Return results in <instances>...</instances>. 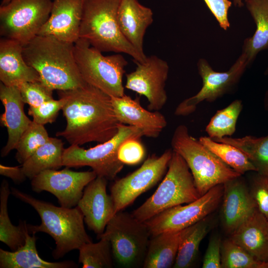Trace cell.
<instances>
[{"label":"cell","mask_w":268,"mask_h":268,"mask_svg":"<svg viewBox=\"0 0 268 268\" xmlns=\"http://www.w3.org/2000/svg\"><path fill=\"white\" fill-rule=\"evenodd\" d=\"M213 139L238 148L255 166L257 172L268 177V134L259 137L246 135L242 137L225 136Z\"/></svg>","instance_id":"obj_29"},{"label":"cell","mask_w":268,"mask_h":268,"mask_svg":"<svg viewBox=\"0 0 268 268\" xmlns=\"http://www.w3.org/2000/svg\"><path fill=\"white\" fill-rule=\"evenodd\" d=\"M64 143L58 138L50 137L23 164L21 169L24 175L30 180L47 170H57L63 166Z\"/></svg>","instance_id":"obj_27"},{"label":"cell","mask_w":268,"mask_h":268,"mask_svg":"<svg viewBox=\"0 0 268 268\" xmlns=\"http://www.w3.org/2000/svg\"><path fill=\"white\" fill-rule=\"evenodd\" d=\"M107 180L97 176L86 186L77 205L88 229L97 235L98 239L115 214L112 198L107 193Z\"/></svg>","instance_id":"obj_16"},{"label":"cell","mask_w":268,"mask_h":268,"mask_svg":"<svg viewBox=\"0 0 268 268\" xmlns=\"http://www.w3.org/2000/svg\"><path fill=\"white\" fill-rule=\"evenodd\" d=\"M246 6L255 24L253 35L246 38L242 53L249 66L258 54L268 50V0H245Z\"/></svg>","instance_id":"obj_25"},{"label":"cell","mask_w":268,"mask_h":268,"mask_svg":"<svg viewBox=\"0 0 268 268\" xmlns=\"http://www.w3.org/2000/svg\"><path fill=\"white\" fill-rule=\"evenodd\" d=\"M150 235L144 222L120 211L109 220L99 239L104 237L110 241L113 257L120 266L138 268L143 266Z\"/></svg>","instance_id":"obj_8"},{"label":"cell","mask_w":268,"mask_h":268,"mask_svg":"<svg viewBox=\"0 0 268 268\" xmlns=\"http://www.w3.org/2000/svg\"><path fill=\"white\" fill-rule=\"evenodd\" d=\"M172 150L187 164L201 196L213 187L223 184L240 174L190 134L184 125L178 126L171 139Z\"/></svg>","instance_id":"obj_5"},{"label":"cell","mask_w":268,"mask_h":268,"mask_svg":"<svg viewBox=\"0 0 268 268\" xmlns=\"http://www.w3.org/2000/svg\"><path fill=\"white\" fill-rule=\"evenodd\" d=\"M97 243L83 245L79 249V263L83 268H113V255L111 245L106 238L101 237Z\"/></svg>","instance_id":"obj_33"},{"label":"cell","mask_w":268,"mask_h":268,"mask_svg":"<svg viewBox=\"0 0 268 268\" xmlns=\"http://www.w3.org/2000/svg\"><path fill=\"white\" fill-rule=\"evenodd\" d=\"M10 192L8 182L3 180L0 188V240L15 251L24 246L28 228L25 221L20 222L18 226L12 225L10 221L7 212Z\"/></svg>","instance_id":"obj_30"},{"label":"cell","mask_w":268,"mask_h":268,"mask_svg":"<svg viewBox=\"0 0 268 268\" xmlns=\"http://www.w3.org/2000/svg\"><path fill=\"white\" fill-rule=\"evenodd\" d=\"M144 136L139 129L120 124L117 133L110 139L89 149L78 145H70L65 148L63 155V166L67 168L90 167L97 176L113 180L122 170L124 164L118 157L121 144L133 137Z\"/></svg>","instance_id":"obj_9"},{"label":"cell","mask_w":268,"mask_h":268,"mask_svg":"<svg viewBox=\"0 0 268 268\" xmlns=\"http://www.w3.org/2000/svg\"><path fill=\"white\" fill-rule=\"evenodd\" d=\"M53 0H10L0 5V36L26 44L48 20Z\"/></svg>","instance_id":"obj_10"},{"label":"cell","mask_w":268,"mask_h":268,"mask_svg":"<svg viewBox=\"0 0 268 268\" xmlns=\"http://www.w3.org/2000/svg\"><path fill=\"white\" fill-rule=\"evenodd\" d=\"M242 109V101L236 99L225 108L217 110L205 128L208 136L217 139L233 135Z\"/></svg>","instance_id":"obj_32"},{"label":"cell","mask_w":268,"mask_h":268,"mask_svg":"<svg viewBox=\"0 0 268 268\" xmlns=\"http://www.w3.org/2000/svg\"><path fill=\"white\" fill-rule=\"evenodd\" d=\"M0 100L4 112L0 116V125L6 128L8 139L1 151V156H6L15 149L18 142L32 121L24 111L25 103L18 86H6L0 83Z\"/></svg>","instance_id":"obj_20"},{"label":"cell","mask_w":268,"mask_h":268,"mask_svg":"<svg viewBox=\"0 0 268 268\" xmlns=\"http://www.w3.org/2000/svg\"><path fill=\"white\" fill-rule=\"evenodd\" d=\"M221 254V268H268V262L257 260L230 238L222 242Z\"/></svg>","instance_id":"obj_34"},{"label":"cell","mask_w":268,"mask_h":268,"mask_svg":"<svg viewBox=\"0 0 268 268\" xmlns=\"http://www.w3.org/2000/svg\"><path fill=\"white\" fill-rule=\"evenodd\" d=\"M264 107L266 111H268V89L266 91L264 98Z\"/></svg>","instance_id":"obj_43"},{"label":"cell","mask_w":268,"mask_h":268,"mask_svg":"<svg viewBox=\"0 0 268 268\" xmlns=\"http://www.w3.org/2000/svg\"><path fill=\"white\" fill-rule=\"evenodd\" d=\"M68 168L42 171L31 180L32 190L37 193H51L62 207L76 206L84 188L97 176L93 170L76 172Z\"/></svg>","instance_id":"obj_15"},{"label":"cell","mask_w":268,"mask_h":268,"mask_svg":"<svg viewBox=\"0 0 268 268\" xmlns=\"http://www.w3.org/2000/svg\"><path fill=\"white\" fill-rule=\"evenodd\" d=\"M256 172L251 179L250 192L258 209L268 219V177Z\"/></svg>","instance_id":"obj_38"},{"label":"cell","mask_w":268,"mask_h":268,"mask_svg":"<svg viewBox=\"0 0 268 268\" xmlns=\"http://www.w3.org/2000/svg\"><path fill=\"white\" fill-rule=\"evenodd\" d=\"M65 102V100L62 97H59L58 100L53 99L37 107L29 106L28 113L32 117L33 121L38 124L44 125L52 123L62 110Z\"/></svg>","instance_id":"obj_37"},{"label":"cell","mask_w":268,"mask_h":268,"mask_svg":"<svg viewBox=\"0 0 268 268\" xmlns=\"http://www.w3.org/2000/svg\"><path fill=\"white\" fill-rule=\"evenodd\" d=\"M222 242L220 237L217 236L210 239L204 256L202 268H221Z\"/></svg>","instance_id":"obj_41"},{"label":"cell","mask_w":268,"mask_h":268,"mask_svg":"<svg viewBox=\"0 0 268 268\" xmlns=\"http://www.w3.org/2000/svg\"><path fill=\"white\" fill-rule=\"evenodd\" d=\"M248 67L246 59L242 54L227 71L224 72L215 71L206 59H200L197 62V69L202 80V87L196 94L178 104L175 115L188 116L194 113L202 102H212L230 93L237 86Z\"/></svg>","instance_id":"obj_11"},{"label":"cell","mask_w":268,"mask_h":268,"mask_svg":"<svg viewBox=\"0 0 268 268\" xmlns=\"http://www.w3.org/2000/svg\"><path fill=\"white\" fill-rule=\"evenodd\" d=\"M18 87L23 101L29 106L37 107L54 99L53 90L41 81L24 82Z\"/></svg>","instance_id":"obj_36"},{"label":"cell","mask_w":268,"mask_h":268,"mask_svg":"<svg viewBox=\"0 0 268 268\" xmlns=\"http://www.w3.org/2000/svg\"><path fill=\"white\" fill-rule=\"evenodd\" d=\"M223 185L215 186L195 201L176 205L157 214L144 222L151 235L180 231L205 218L213 212L222 201Z\"/></svg>","instance_id":"obj_13"},{"label":"cell","mask_w":268,"mask_h":268,"mask_svg":"<svg viewBox=\"0 0 268 268\" xmlns=\"http://www.w3.org/2000/svg\"><path fill=\"white\" fill-rule=\"evenodd\" d=\"M199 140L223 162L241 175L257 169L246 154L231 144L217 142L209 136H201Z\"/></svg>","instance_id":"obj_31"},{"label":"cell","mask_w":268,"mask_h":268,"mask_svg":"<svg viewBox=\"0 0 268 268\" xmlns=\"http://www.w3.org/2000/svg\"><path fill=\"white\" fill-rule=\"evenodd\" d=\"M151 9L137 0H121L117 11L120 29L126 39L139 52L144 54L143 38L153 21Z\"/></svg>","instance_id":"obj_22"},{"label":"cell","mask_w":268,"mask_h":268,"mask_svg":"<svg viewBox=\"0 0 268 268\" xmlns=\"http://www.w3.org/2000/svg\"><path fill=\"white\" fill-rule=\"evenodd\" d=\"M12 195L32 206L39 214L41 223L39 225L27 224L30 234L45 232L55 241L54 259L64 257L69 252L79 249L83 245L92 242L84 225V216L77 206L73 208L58 207L37 200L20 190L12 188Z\"/></svg>","instance_id":"obj_3"},{"label":"cell","mask_w":268,"mask_h":268,"mask_svg":"<svg viewBox=\"0 0 268 268\" xmlns=\"http://www.w3.org/2000/svg\"><path fill=\"white\" fill-rule=\"evenodd\" d=\"M181 230L164 232L152 236L149 240L142 267H173L180 243Z\"/></svg>","instance_id":"obj_26"},{"label":"cell","mask_w":268,"mask_h":268,"mask_svg":"<svg viewBox=\"0 0 268 268\" xmlns=\"http://www.w3.org/2000/svg\"><path fill=\"white\" fill-rule=\"evenodd\" d=\"M85 0H53L50 16L38 35L52 36L75 43L79 30Z\"/></svg>","instance_id":"obj_17"},{"label":"cell","mask_w":268,"mask_h":268,"mask_svg":"<svg viewBox=\"0 0 268 268\" xmlns=\"http://www.w3.org/2000/svg\"><path fill=\"white\" fill-rule=\"evenodd\" d=\"M121 0H85L79 38L100 51L124 53L136 63H142L145 54L136 50L122 33L117 20Z\"/></svg>","instance_id":"obj_4"},{"label":"cell","mask_w":268,"mask_h":268,"mask_svg":"<svg viewBox=\"0 0 268 268\" xmlns=\"http://www.w3.org/2000/svg\"><path fill=\"white\" fill-rule=\"evenodd\" d=\"M267 226H268V219H267Z\"/></svg>","instance_id":"obj_46"},{"label":"cell","mask_w":268,"mask_h":268,"mask_svg":"<svg viewBox=\"0 0 268 268\" xmlns=\"http://www.w3.org/2000/svg\"><path fill=\"white\" fill-rule=\"evenodd\" d=\"M35 234L26 233L25 243L23 247L15 251L0 249V268H77L72 261L49 262L39 255L36 247Z\"/></svg>","instance_id":"obj_24"},{"label":"cell","mask_w":268,"mask_h":268,"mask_svg":"<svg viewBox=\"0 0 268 268\" xmlns=\"http://www.w3.org/2000/svg\"><path fill=\"white\" fill-rule=\"evenodd\" d=\"M257 260L268 262L267 219L257 208L229 238Z\"/></svg>","instance_id":"obj_23"},{"label":"cell","mask_w":268,"mask_h":268,"mask_svg":"<svg viewBox=\"0 0 268 268\" xmlns=\"http://www.w3.org/2000/svg\"><path fill=\"white\" fill-rule=\"evenodd\" d=\"M26 62L52 90L65 91L84 85L76 64L74 44L52 36L37 35L23 46Z\"/></svg>","instance_id":"obj_2"},{"label":"cell","mask_w":268,"mask_h":268,"mask_svg":"<svg viewBox=\"0 0 268 268\" xmlns=\"http://www.w3.org/2000/svg\"><path fill=\"white\" fill-rule=\"evenodd\" d=\"M206 218L181 230L179 248L173 268H188L194 265L200 245L210 230V222Z\"/></svg>","instance_id":"obj_28"},{"label":"cell","mask_w":268,"mask_h":268,"mask_svg":"<svg viewBox=\"0 0 268 268\" xmlns=\"http://www.w3.org/2000/svg\"><path fill=\"white\" fill-rule=\"evenodd\" d=\"M65 99L62 108L67 121L65 129L56 133L70 145L103 143L118 132L120 124L113 107L111 97L86 83L75 89L58 91Z\"/></svg>","instance_id":"obj_1"},{"label":"cell","mask_w":268,"mask_h":268,"mask_svg":"<svg viewBox=\"0 0 268 268\" xmlns=\"http://www.w3.org/2000/svg\"><path fill=\"white\" fill-rule=\"evenodd\" d=\"M0 174L10 178L17 183L22 182L26 178L19 166L9 167L0 164Z\"/></svg>","instance_id":"obj_42"},{"label":"cell","mask_w":268,"mask_h":268,"mask_svg":"<svg viewBox=\"0 0 268 268\" xmlns=\"http://www.w3.org/2000/svg\"><path fill=\"white\" fill-rule=\"evenodd\" d=\"M114 113L118 122L141 130L143 135L157 137L167 126V120L159 111L144 109L138 98L134 99L126 94L122 97H111Z\"/></svg>","instance_id":"obj_19"},{"label":"cell","mask_w":268,"mask_h":268,"mask_svg":"<svg viewBox=\"0 0 268 268\" xmlns=\"http://www.w3.org/2000/svg\"><path fill=\"white\" fill-rule=\"evenodd\" d=\"M0 80L8 86L41 81L37 71L26 62L23 56V46L3 37L0 40Z\"/></svg>","instance_id":"obj_21"},{"label":"cell","mask_w":268,"mask_h":268,"mask_svg":"<svg viewBox=\"0 0 268 268\" xmlns=\"http://www.w3.org/2000/svg\"><path fill=\"white\" fill-rule=\"evenodd\" d=\"M266 71H267V73H268V68L267 69Z\"/></svg>","instance_id":"obj_47"},{"label":"cell","mask_w":268,"mask_h":268,"mask_svg":"<svg viewBox=\"0 0 268 268\" xmlns=\"http://www.w3.org/2000/svg\"><path fill=\"white\" fill-rule=\"evenodd\" d=\"M85 40L74 43V54L79 72L84 81L111 97L125 94L123 76L128 62L120 53L104 56Z\"/></svg>","instance_id":"obj_7"},{"label":"cell","mask_w":268,"mask_h":268,"mask_svg":"<svg viewBox=\"0 0 268 268\" xmlns=\"http://www.w3.org/2000/svg\"><path fill=\"white\" fill-rule=\"evenodd\" d=\"M172 153L173 150L170 149L159 156L153 154L138 169L114 182L110 195L115 213L122 211L161 180L167 172Z\"/></svg>","instance_id":"obj_12"},{"label":"cell","mask_w":268,"mask_h":268,"mask_svg":"<svg viewBox=\"0 0 268 268\" xmlns=\"http://www.w3.org/2000/svg\"><path fill=\"white\" fill-rule=\"evenodd\" d=\"M44 126L32 120L21 136L15 148V158L19 163L23 164L50 138Z\"/></svg>","instance_id":"obj_35"},{"label":"cell","mask_w":268,"mask_h":268,"mask_svg":"<svg viewBox=\"0 0 268 268\" xmlns=\"http://www.w3.org/2000/svg\"><path fill=\"white\" fill-rule=\"evenodd\" d=\"M135 70L127 73L125 87L145 96L150 111H159L167 102L165 85L169 67L166 61L155 55L136 63Z\"/></svg>","instance_id":"obj_14"},{"label":"cell","mask_w":268,"mask_h":268,"mask_svg":"<svg viewBox=\"0 0 268 268\" xmlns=\"http://www.w3.org/2000/svg\"><path fill=\"white\" fill-rule=\"evenodd\" d=\"M10 0H2L0 5H3L7 4Z\"/></svg>","instance_id":"obj_45"},{"label":"cell","mask_w":268,"mask_h":268,"mask_svg":"<svg viewBox=\"0 0 268 268\" xmlns=\"http://www.w3.org/2000/svg\"><path fill=\"white\" fill-rule=\"evenodd\" d=\"M201 196L187 164L173 150L161 183L154 194L132 214L137 220L145 222L167 209L191 202Z\"/></svg>","instance_id":"obj_6"},{"label":"cell","mask_w":268,"mask_h":268,"mask_svg":"<svg viewBox=\"0 0 268 268\" xmlns=\"http://www.w3.org/2000/svg\"><path fill=\"white\" fill-rule=\"evenodd\" d=\"M220 27L227 30L230 26L228 18V12L232 5L229 0H203Z\"/></svg>","instance_id":"obj_40"},{"label":"cell","mask_w":268,"mask_h":268,"mask_svg":"<svg viewBox=\"0 0 268 268\" xmlns=\"http://www.w3.org/2000/svg\"><path fill=\"white\" fill-rule=\"evenodd\" d=\"M223 185L222 224L226 232L230 235L257 207L242 175Z\"/></svg>","instance_id":"obj_18"},{"label":"cell","mask_w":268,"mask_h":268,"mask_svg":"<svg viewBox=\"0 0 268 268\" xmlns=\"http://www.w3.org/2000/svg\"><path fill=\"white\" fill-rule=\"evenodd\" d=\"M233 1L234 5L237 7H240L243 6L244 4L243 0H233Z\"/></svg>","instance_id":"obj_44"},{"label":"cell","mask_w":268,"mask_h":268,"mask_svg":"<svg viewBox=\"0 0 268 268\" xmlns=\"http://www.w3.org/2000/svg\"><path fill=\"white\" fill-rule=\"evenodd\" d=\"M139 139L137 137L130 138L124 141L120 145L118 157L124 164L136 165L143 160L145 150Z\"/></svg>","instance_id":"obj_39"}]
</instances>
